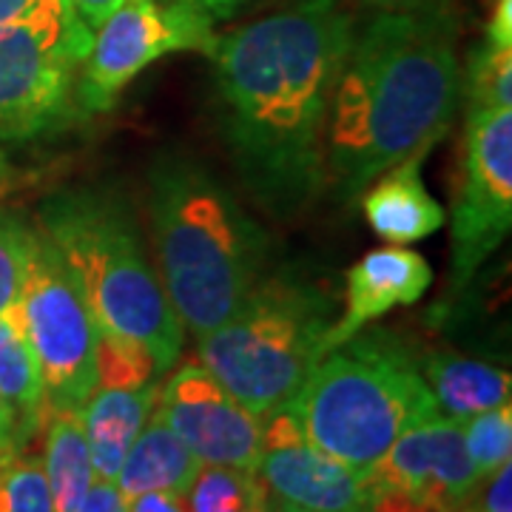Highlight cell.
Here are the masks:
<instances>
[{
  "mask_svg": "<svg viewBox=\"0 0 512 512\" xmlns=\"http://www.w3.org/2000/svg\"><path fill=\"white\" fill-rule=\"evenodd\" d=\"M342 0H291L214 35V106L239 183L268 214L291 220L328 185L333 89L353 40Z\"/></svg>",
  "mask_w": 512,
  "mask_h": 512,
  "instance_id": "cell-1",
  "label": "cell"
},
{
  "mask_svg": "<svg viewBox=\"0 0 512 512\" xmlns=\"http://www.w3.org/2000/svg\"><path fill=\"white\" fill-rule=\"evenodd\" d=\"M456 40L453 12H376L353 29L325 140V177L339 200H359L393 165L424 160L450 131L464 74Z\"/></svg>",
  "mask_w": 512,
  "mask_h": 512,
  "instance_id": "cell-2",
  "label": "cell"
},
{
  "mask_svg": "<svg viewBox=\"0 0 512 512\" xmlns=\"http://www.w3.org/2000/svg\"><path fill=\"white\" fill-rule=\"evenodd\" d=\"M157 274L194 336L220 328L268 274L271 239L220 177L185 154H165L148 174Z\"/></svg>",
  "mask_w": 512,
  "mask_h": 512,
  "instance_id": "cell-3",
  "label": "cell"
},
{
  "mask_svg": "<svg viewBox=\"0 0 512 512\" xmlns=\"http://www.w3.org/2000/svg\"><path fill=\"white\" fill-rule=\"evenodd\" d=\"M37 225L63 256L97 330L146 350L160 376L177 365L185 328L126 194L109 185L60 188L40 202Z\"/></svg>",
  "mask_w": 512,
  "mask_h": 512,
  "instance_id": "cell-4",
  "label": "cell"
},
{
  "mask_svg": "<svg viewBox=\"0 0 512 512\" xmlns=\"http://www.w3.org/2000/svg\"><path fill=\"white\" fill-rule=\"evenodd\" d=\"M288 407L313 447L365 476L404 430L441 413L410 342L373 325L325 350Z\"/></svg>",
  "mask_w": 512,
  "mask_h": 512,
  "instance_id": "cell-5",
  "label": "cell"
},
{
  "mask_svg": "<svg viewBox=\"0 0 512 512\" xmlns=\"http://www.w3.org/2000/svg\"><path fill=\"white\" fill-rule=\"evenodd\" d=\"M336 302L291 271L262 276L239 311L197 336L200 365L256 416L288 404L328 350Z\"/></svg>",
  "mask_w": 512,
  "mask_h": 512,
  "instance_id": "cell-6",
  "label": "cell"
},
{
  "mask_svg": "<svg viewBox=\"0 0 512 512\" xmlns=\"http://www.w3.org/2000/svg\"><path fill=\"white\" fill-rule=\"evenodd\" d=\"M92 46V29L60 6L0 29V143L52 134L77 114L74 86Z\"/></svg>",
  "mask_w": 512,
  "mask_h": 512,
  "instance_id": "cell-7",
  "label": "cell"
},
{
  "mask_svg": "<svg viewBox=\"0 0 512 512\" xmlns=\"http://www.w3.org/2000/svg\"><path fill=\"white\" fill-rule=\"evenodd\" d=\"M20 325L35 350L46 413L80 410L97 387V322L52 239L32 225Z\"/></svg>",
  "mask_w": 512,
  "mask_h": 512,
  "instance_id": "cell-8",
  "label": "cell"
},
{
  "mask_svg": "<svg viewBox=\"0 0 512 512\" xmlns=\"http://www.w3.org/2000/svg\"><path fill=\"white\" fill-rule=\"evenodd\" d=\"M214 43V23L188 0H128L92 32L74 100L83 114L109 111L120 92L154 60Z\"/></svg>",
  "mask_w": 512,
  "mask_h": 512,
  "instance_id": "cell-9",
  "label": "cell"
},
{
  "mask_svg": "<svg viewBox=\"0 0 512 512\" xmlns=\"http://www.w3.org/2000/svg\"><path fill=\"white\" fill-rule=\"evenodd\" d=\"M512 228V109L467 111L464 168L453 205L450 291L476 279Z\"/></svg>",
  "mask_w": 512,
  "mask_h": 512,
  "instance_id": "cell-10",
  "label": "cell"
},
{
  "mask_svg": "<svg viewBox=\"0 0 512 512\" xmlns=\"http://www.w3.org/2000/svg\"><path fill=\"white\" fill-rule=\"evenodd\" d=\"M157 416L200 464L256 470L262 416L251 413L200 362H188L160 387Z\"/></svg>",
  "mask_w": 512,
  "mask_h": 512,
  "instance_id": "cell-11",
  "label": "cell"
},
{
  "mask_svg": "<svg viewBox=\"0 0 512 512\" xmlns=\"http://www.w3.org/2000/svg\"><path fill=\"white\" fill-rule=\"evenodd\" d=\"M256 473L268 493L313 512H370V478L350 470L302 433L288 404L262 416Z\"/></svg>",
  "mask_w": 512,
  "mask_h": 512,
  "instance_id": "cell-12",
  "label": "cell"
},
{
  "mask_svg": "<svg viewBox=\"0 0 512 512\" xmlns=\"http://www.w3.org/2000/svg\"><path fill=\"white\" fill-rule=\"evenodd\" d=\"M367 478L373 490L407 495L433 512L464 510L481 490L461 421L441 413L404 430Z\"/></svg>",
  "mask_w": 512,
  "mask_h": 512,
  "instance_id": "cell-13",
  "label": "cell"
},
{
  "mask_svg": "<svg viewBox=\"0 0 512 512\" xmlns=\"http://www.w3.org/2000/svg\"><path fill=\"white\" fill-rule=\"evenodd\" d=\"M430 285L433 268L416 251L402 245L370 251L348 271L345 311L330 328L328 348L345 342L365 325H373L393 308L419 302Z\"/></svg>",
  "mask_w": 512,
  "mask_h": 512,
  "instance_id": "cell-14",
  "label": "cell"
},
{
  "mask_svg": "<svg viewBox=\"0 0 512 512\" xmlns=\"http://www.w3.org/2000/svg\"><path fill=\"white\" fill-rule=\"evenodd\" d=\"M157 393H160L157 382L140 384V387H117V384L94 387L92 396L77 410L89 444L94 478L100 481L117 478L131 441L140 436V430L146 427V421L157 407Z\"/></svg>",
  "mask_w": 512,
  "mask_h": 512,
  "instance_id": "cell-15",
  "label": "cell"
},
{
  "mask_svg": "<svg viewBox=\"0 0 512 512\" xmlns=\"http://www.w3.org/2000/svg\"><path fill=\"white\" fill-rule=\"evenodd\" d=\"M362 208L373 234L393 245L427 239L444 225V208L421 180V160H407L379 174L367 185Z\"/></svg>",
  "mask_w": 512,
  "mask_h": 512,
  "instance_id": "cell-16",
  "label": "cell"
},
{
  "mask_svg": "<svg viewBox=\"0 0 512 512\" xmlns=\"http://www.w3.org/2000/svg\"><path fill=\"white\" fill-rule=\"evenodd\" d=\"M419 370L444 416L467 421L484 410L510 404V373L501 367L433 350L419 359Z\"/></svg>",
  "mask_w": 512,
  "mask_h": 512,
  "instance_id": "cell-17",
  "label": "cell"
},
{
  "mask_svg": "<svg viewBox=\"0 0 512 512\" xmlns=\"http://www.w3.org/2000/svg\"><path fill=\"white\" fill-rule=\"evenodd\" d=\"M200 467L194 453L171 433V427L154 410L140 436L131 441L114 484L126 501L151 490L185 493Z\"/></svg>",
  "mask_w": 512,
  "mask_h": 512,
  "instance_id": "cell-18",
  "label": "cell"
},
{
  "mask_svg": "<svg viewBox=\"0 0 512 512\" xmlns=\"http://www.w3.org/2000/svg\"><path fill=\"white\" fill-rule=\"evenodd\" d=\"M0 399L18 421L23 444H29L46 419V393L35 350L20 325V311L0 316Z\"/></svg>",
  "mask_w": 512,
  "mask_h": 512,
  "instance_id": "cell-19",
  "label": "cell"
},
{
  "mask_svg": "<svg viewBox=\"0 0 512 512\" xmlns=\"http://www.w3.org/2000/svg\"><path fill=\"white\" fill-rule=\"evenodd\" d=\"M40 430H43V456L40 458L49 478L55 512H74L94 481L92 456H89L86 433L80 424V413L74 410L46 413Z\"/></svg>",
  "mask_w": 512,
  "mask_h": 512,
  "instance_id": "cell-20",
  "label": "cell"
},
{
  "mask_svg": "<svg viewBox=\"0 0 512 512\" xmlns=\"http://www.w3.org/2000/svg\"><path fill=\"white\" fill-rule=\"evenodd\" d=\"M268 495L256 470L202 464L185 490V507L188 512H262Z\"/></svg>",
  "mask_w": 512,
  "mask_h": 512,
  "instance_id": "cell-21",
  "label": "cell"
},
{
  "mask_svg": "<svg viewBox=\"0 0 512 512\" xmlns=\"http://www.w3.org/2000/svg\"><path fill=\"white\" fill-rule=\"evenodd\" d=\"M461 97L470 111L512 109V46L484 37L461 74Z\"/></svg>",
  "mask_w": 512,
  "mask_h": 512,
  "instance_id": "cell-22",
  "label": "cell"
},
{
  "mask_svg": "<svg viewBox=\"0 0 512 512\" xmlns=\"http://www.w3.org/2000/svg\"><path fill=\"white\" fill-rule=\"evenodd\" d=\"M0 512H55L43 458L26 447L0 461Z\"/></svg>",
  "mask_w": 512,
  "mask_h": 512,
  "instance_id": "cell-23",
  "label": "cell"
},
{
  "mask_svg": "<svg viewBox=\"0 0 512 512\" xmlns=\"http://www.w3.org/2000/svg\"><path fill=\"white\" fill-rule=\"evenodd\" d=\"M461 427H464L467 456H470L473 467H476L478 481L484 484L495 470L510 464L512 407L510 404H501V407H493V410H484L478 416H470L467 421H461Z\"/></svg>",
  "mask_w": 512,
  "mask_h": 512,
  "instance_id": "cell-24",
  "label": "cell"
},
{
  "mask_svg": "<svg viewBox=\"0 0 512 512\" xmlns=\"http://www.w3.org/2000/svg\"><path fill=\"white\" fill-rule=\"evenodd\" d=\"M32 225L15 208H0V316L18 311Z\"/></svg>",
  "mask_w": 512,
  "mask_h": 512,
  "instance_id": "cell-25",
  "label": "cell"
},
{
  "mask_svg": "<svg viewBox=\"0 0 512 512\" xmlns=\"http://www.w3.org/2000/svg\"><path fill=\"white\" fill-rule=\"evenodd\" d=\"M490 484L484 487L481 498H473L470 507L478 512H512V464H504L487 478Z\"/></svg>",
  "mask_w": 512,
  "mask_h": 512,
  "instance_id": "cell-26",
  "label": "cell"
},
{
  "mask_svg": "<svg viewBox=\"0 0 512 512\" xmlns=\"http://www.w3.org/2000/svg\"><path fill=\"white\" fill-rule=\"evenodd\" d=\"M74 512H126V498L117 490L114 481H100L94 478L86 498Z\"/></svg>",
  "mask_w": 512,
  "mask_h": 512,
  "instance_id": "cell-27",
  "label": "cell"
},
{
  "mask_svg": "<svg viewBox=\"0 0 512 512\" xmlns=\"http://www.w3.org/2000/svg\"><path fill=\"white\" fill-rule=\"evenodd\" d=\"M126 512H188V507H185V493L151 490L128 498Z\"/></svg>",
  "mask_w": 512,
  "mask_h": 512,
  "instance_id": "cell-28",
  "label": "cell"
},
{
  "mask_svg": "<svg viewBox=\"0 0 512 512\" xmlns=\"http://www.w3.org/2000/svg\"><path fill=\"white\" fill-rule=\"evenodd\" d=\"M376 12H399V15H441L453 12L456 0H362Z\"/></svg>",
  "mask_w": 512,
  "mask_h": 512,
  "instance_id": "cell-29",
  "label": "cell"
},
{
  "mask_svg": "<svg viewBox=\"0 0 512 512\" xmlns=\"http://www.w3.org/2000/svg\"><path fill=\"white\" fill-rule=\"evenodd\" d=\"M63 0H0V29L15 26L23 20L37 18L40 12H49Z\"/></svg>",
  "mask_w": 512,
  "mask_h": 512,
  "instance_id": "cell-30",
  "label": "cell"
},
{
  "mask_svg": "<svg viewBox=\"0 0 512 512\" xmlns=\"http://www.w3.org/2000/svg\"><path fill=\"white\" fill-rule=\"evenodd\" d=\"M72 6V12L83 20L86 29H97L103 20L109 18L111 12H117L120 6H126L128 0H66Z\"/></svg>",
  "mask_w": 512,
  "mask_h": 512,
  "instance_id": "cell-31",
  "label": "cell"
},
{
  "mask_svg": "<svg viewBox=\"0 0 512 512\" xmlns=\"http://www.w3.org/2000/svg\"><path fill=\"white\" fill-rule=\"evenodd\" d=\"M194 9H200L205 18L211 20V23H220V20H228L239 15L242 9H248V6H254L259 0H188Z\"/></svg>",
  "mask_w": 512,
  "mask_h": 512,
  "instance_id": "cell-32",
  "label": "cell"
},
{
  "mask_svg": "<svg viewBox=\"0 0 512 512\" xmlns=\"http://www.w3.org/2000/svg\"><path fill=\"white\" fill-rule=\"evenodd\" d=\"M26 444L20 439L18 421L12 416V410L6 407V402L0 399V461L6 456H12L15 450H23Z\"/></svg>",
  "mask_w": 512,
  "mask_h": 512,
  "instance_id": "cell-33",
  "label": "cell"
},
{
  "mask_svg": "<svg viewBox=\"0 0 512 512\" xmlns=\"http://www.w3.org/2000/svg\"><path fill=\"white\" fill-rule=\"evenodd\" d=\"M487 40L512 46V0H498L493 9V20L487 26Z\"/></svg>",
  "mask_w": 512,
  "mask_h": 512,
  "instance_id": "cell-34",
  "label": "cell"
},
{
  "mask_svg": "<svg viewBox=\"0 0 512 512\" xmlns=\"http://www.w3.org/2000/svg\"><path fill=\"white\" fill-rule=\"evenodd\" d=\"M262 512H313V510H305V507L288 504V501H282V498H276V495H268V501H265Z\"/></svg>",
  "mask_w": 512,
  "mask_h": 512,
  "instance_id": "cell-35",
  "label": "cell"
},
{
  "mask_svg": "<svg viewBox=\"0 0 512 512\" xmlns=\"http://www.w3.org/2000/svg\"><path fill=\"white\" fill-rule=\"evenodd\" d=\"M12 183V165L6 160V154L0 151V197L6 194V188Z\"/></svg>",
  "mask_w": 512,
  "mask_h": 512,
  "instance_id": "cell-36",
  "label": "cell"
},
{
  "mask_svg": "<svg viewBox=\"0 0 512 512\" xmlns=\"http://www.w3.org/2000/svg\"><path fill=\"white\" fill-rule=\"evenodd\" d=\"M458 512H478V510H476V507H470V504H467L464 510H458Z\"/></svg>",
  "mask_w": 512,
  "mask_h": 512,
  "instance_id": "cell-37",
  "label": "cell"
}]
</instances>
